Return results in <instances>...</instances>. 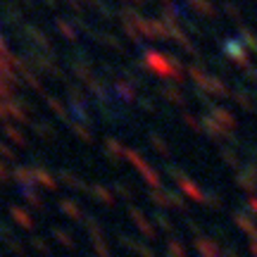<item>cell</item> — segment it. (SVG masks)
Returning a JSON list of instances; mask_svg holds the SVG:
<instances>
[{"mask_svg":"<svg viewBox=\"0 0 257 257\" xmlns=\"http://www.w3.org/2000/svg\"><path fill=\"white\" fill-rule=\"evenodd\" d=\"M0 117H5V107L3 105H0Z\"/></svg>","mask_w":257,"mask_h":257,"instance_id":"6da1fadb","label":"cell"},{"mask_svg":"<svg viewBox=\"0 0 257 257\" xmlns=\"http://www.w3.org/2000/svg\"><path fill=\"white\" fill-rule=\"evenodd\" d=\"M0 50H3V38H0Z\"/></svg>","mask_w":257,"mask_h":257,"instance_id":"7a4b0ae2","label":"cell"}]
</instances>
